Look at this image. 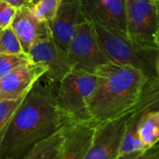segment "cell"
I'll return each mask as SVG.
<instances>
[{"label": "cell", "mask_w": 159, "mask_h": 159, "mask_svg": "<svg viewBox=\"0 0 159 159\" xmlns=\"http://www.w3.org/2000/svg\"><path fill=\"white\" fill-rule=\"evenodd\" d=\"M57 93L38 81L24 96L0 141V157L23 159L40 141L62 126Z\"/></svg>", "instance_id": "cell-1"}, {"label": "cell", "mask_w": 159, "mask_h": 159, "mask_svg": "<svg viewBox=\"0 0 159 159\" xmlns=\"http://www.w3.org/2000/svg\"><path fill=\"white\" fill-rule=\"evenodd\" d=\"M95 89L88 102L89 120L94 124L116 119L138 105L147 77L138 69L109 62L96 72Z\"/></svg>", "instance_id": "cell-2"}, {"label": "cell", "mask_w": 159, "mask_h": 159, "mask_svg": "<svg viewBox=\"0 0 159 159\" xmlns=\"http://www.w3.org/2000/svg\"><path fill=\"white\" fill-rule=\"evenodd\" d=\"M98 42L110 62L140 70L148 79H159V49L146 48L121 34L93 24Z\"/></svg>", "instance_id": "cell-3"}, {"label": "cell", "mask_w": 159, "mask_h": 159, "mask_svg": "<svg viewBox=\"0 0 159 159\" xmlns=\"http://www.w3.org/2000/svg\"><path fill=\"white\" fill-rule=\"evenodd\" d=\"M59 83L57 102L62 116L73 120L90 121L88 102L95 89V74L72 70Z\"/></svg>", "instance_id": "cell-4"}, {"label": "cell", "mask_w": 159, "mask_h": 159, "mask_svg": "<svg viewBox=\"0 0 159 159\" xmlns=\"http://www.w3.org/2000/svg\"><path fill=\"white\" fill-rule=\"evenodd\" d=\"M126 22L133 41L159 49V0H126Z\"/></svg>", "instance_id": "cell-5"}, {"label": "cell", "mask_w": 159, "mask_h": 159, "mask_svg": "<svg viewBox=\"0 0 159 159\" xmlns=\"http://www.w3.org/2000/svg\"><path fill=\"white\" fill-rule=\"evenodd\" d=\"M72 70L95 74L96 70L110 62L102 49L92 23L85 20L77 25L67 50Z\"/></svg>", "instance_id": "cell-6"}, {"label": "cell", "mask_w": 159, "mask_h": 159, "mask_svg": "<svg viewBox=\"0 0 159 159\" xmlns=\"http://www.w3.org/2000/svg\"><path fill=\"white\" fill-rule=\"evenodd\" d=\"M132 112L95 125L91 145L84 159H116Z\"/></svg>", "instance_id": "cell-7"}, {"label": "cell", "mask_w": 159, "mask_h": 159, "mask_svg": "<svg viewBox=\"0 0 159 159\" xmlns=\"http://www.w3.org/2000/svg\"><path fill=\"white\" fill-rule=\"evenodd\" d=\"M30 61L46 68V76L50 82L61 81L71 71L72 64L66 50L52 37L34 44L27 53Z\"/></svg>", "instance_id": "cell-8"}, {"label": "cell", "mask_w": 159, "mask_h": 159, "mask_svg": "<svg viewBox=\"0 0 159 159\" xmlns=\"http://www.w3.org/2000/svg\"><path fill=\"white\" fill-rule=\"evenodd\" d=\"M86 20L128 34L126 0H80Z\"/></svg>", "instance_id": "cell-9"}, {"label": "cell", "mask_w": 159, "mask_h": 159, "mask_svg": "<svg viewBox=\"0 0 159 159\" xmlns=\"http://www.w3.org/2000/svg\"><path fill=\"white\" fill-rule=\"evenodd\" d=\"M95 125L91 121L62 117L63 145L61 159H84L92 143Z\"/></svg>", "instance_id": "cell-10"}, {"label": "cell", "mask_w": 159, "mask_h": 159, "mask_svg": "<svg viewBox=\"0 0 159 159\" xmlns=\"http://www.w3.org/2000/svg\"><path fill=\"white\" fill-rule=\"evenodd\" d=\"M46 73V68L38 63L21 64L0 79V99L17 100L24 97Z\"/></svg>", "instance_id": "cell-11"}, {"label": "cell", "mask_w": 159, "mask_h": 159, "mask_svg": "<svg viewBox=\"0 0 159 159\" xmlns=\"http://www.w3.org/2000/svg\"><path fill=\"white\" fill-rule=\"evenodd\" d=\"M85 20L80 0H60L55 16L49 22L52 38L67 51L75 28Z\"/></svg>", "instance_id": "cell-12"}, {"label": "cell", "mask_w": 159, "mask_h": 159, "mask_svg": "<svg viewBox=\"0 0 159 159\" xmlns=\"http://www.w3.org/2000/svg\"><path fill=\"white\" fill-rule=\"evenodd\" d=\"M10 27L26 55L34 44L52 37L49 23L39 20L26 6L17 8Z\"/></svg>", "instance_id": "cell-13"}, {"label": "cell", "mask_w": 159, "mask_h": 159, "mask_svg": "<svg viewBox=\"0 0 159 159\" xmlns=\"http://www.w3.org/2000/svg\"><path fill=\"white\" fill-rule=\"evenodd\" d=\"M63 135L60 129L48 138L37 143L23 159H61Z\"/></svg>", "instance_id": "cell-14"}, {"label": "cell", "mask_w": 159, "mask_h": 159, "mask_svg": "<svg viewBox=\"0 0 159 159\" xmlns=\"http://www.w3.org/2000/svg\"><path fill=\"white\" fill-rule=\"evenodd\" d=\"M139 137L144 149L152 147L158 143V106L148 108L143 112L139 123Z\"/></svg>", "instance_id": "cell-15"}, {"label": "cell", "mask_w": 159, "mask_h": 159, "mask_svg": "<svg viewBox=\"0 0 159 159\" xmlns=\"http://www.w3.org/2000/svg\"><path fill=\"white\" fill-rule=\"evenodd\" d=\"M60 0H29L26 7L39 20L50 22L55 16Z\"/></svg>", "instance_id": "cell-16"}, {"label": "cell", "mask_w": 159, "mask_h": 159, "mask_svg": "<svg viewBox=\"0 0 159 159\" xmlns=\"http://www.w3.org/2000/svg\"><path fill=\"white\" fill-rule=\"evenodd\" d=\"M0 53L9 55L25 54L18 37L10 26L0 31Z\"/></svg>", "instance_id": "cell-17"}, {"label": "cell", "mask_w": 159, "mask_h": 159, "mask_svg": "<svg viewBox=\"0 0 159 159\" xmlns=\"http://www.w3.org/2000/svg\"><path fill=\"white\" fill-rule=\"evenodd\" d=\"M24 97L17 100H2L0 99V141L1 138L19 105Z\"/></svg>", "instance_id": "cell-18"}, {"label": "cell", "mask_w": 159, "mask_h": 159, "mask_svg": "<svg viewBox=\"0 0 159 159\" xmlns=\"http://www.w3.org/2000/svg\"><path fill=\"white\" fill-rule=\"evenodd\" d=\"M30 61H31L26 54L9 55L0 53V79L14 68Z\"/></svg>", "instance_id": "cell-19"}, {"label": "cell", "mask_w": 159, "mask_h": 159, "mask_svg": "<svg viewBox=\"0 0 159 159\" xmlns=\"http://www.w3.org/2000/svg\"><path fill=\"white\" fill-rule=\"evenodd\" d=\"M116 159H159L158 143L147 149L118 156Z\"/></svg>", "instance_id": "cell-20"}, {"label": "cell", "mask_w": 159, "mask_h": 159, "mask_svg": "<svg viewBox=\"0 0 159 159\" xmlns=\"http://www.w3.org/2000/svg\"><path fill=\"white\" fill-rule=\"evenodd\" d=\"M16 12L17 7L0 0V31L10 26Z\"/></svg>", "instance_id": "cell-21"}, {"label": "cell", "mask_w": 159, "mask_h": 159, "mask_svg": "<svg viewBox=\"0 0 159 159\" xmlns=\"http://www.w3.org/2000/svg\"><path fill=\"white\" fill-rule=\"evenodd\" d=\"M2 1H5L8 4H10L11 6L19 8V7H21L23 6H26L27 3L29 2V0H2Z\"/></svg>", "instance_id": "cell-22"}, {"label": "cell", "mask_w": 159, "mask_h": 159, "mask_svg": "<svg viewBox=\"0 0 159 159\" xmlns=\"http://www.w3.org/2000/svg\"><path fill=\"white\" fill-rule=\"evenodd\" d=\"M0 159H12V158H3V157H0Z\"/></svg>", "instance_id": "cell-23"}]
</instances>
